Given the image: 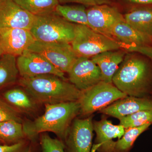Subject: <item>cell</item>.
I'll return each mask as SVG.
<instances>
[{"label":"cell","instance_id":"1","mask_svg":"<svg viewBox=\"0 0 152 152\" xmlns=\"http://www.w3.org/2000/svg\"><path fill=\"white\" fill-rule=\"evenodd\" d=\"M124 59L113 79V84L129 96H152V61L144 55Z\"/></svg>","mask_w":152,"mask_h":152},{"label":"cell","instance_id":"2","mask_svg":"<svg viewBox=\"0 0 152 152\" xmlns=\"http://www.w3.org/2000/svg\"><path fill=\"white\" fill-rule=\"evenodd\" d=\"M45 106L42 115L33 120H24L23 125L25 134L32 143L40 134L47 132L54 133L63 141L73 121L80 114L78 101Z\"/></svg>","mask_w":152,"mask_h":152},{"label":"cell","instance_id":"3","mask_svg":"<svg viewBox=\"0 0 152 152\" xmlns=\"http://www.w3.org/2000/svg\"><path fill=\"white\" fill-rule=\"evenodd\" d=\"M18 83L40 104L77 101L81 94L69 82L53 75L20 77Z\"/></svg>","mask_w":152,"mask_h":152},{"label":"cell","instance_id":"4","mask_svg":"<svg viewBox=\"0 0 152 152\" xmlns=\"http://www.w3.org/2000/svg\"><path fill=\"white\" fill-rule=\"evenodd\" d=\"M71 44L78 57L89 58L108 51L125 50V46L118 41L77 24H75V36Z\"/></svg>","mask_w":152,"mask_h":152},{"label":"cell","instance_id":"5","mask_svg":"<svg viewBox=\"0 0 152 152\" xmlns=\"http://www.w3.org/2000/svg\"><path fill=\"white\" fill-rule=\"evenodd\" d=\"M36 16L30 30L36 41L71 43L75 36V24L63 18L56 12Z\"/></svg>","mask_w":152,"mask_h":152},{"label":"cell","instance_id":"6","mask_svg":"<svg viewBox=\"0 0 152 152\" xmlns=\"http://www.w3.org/2000/svg\"><path fill=\"white\" fill-rule=\"evenodd\" d=\"M113 83L102 81L81 92L78 100L80 114L83 116H91L95 112L99 111L118 100L127 96Z\"/></svg>","mask_w":152,"mask_h":152},{"label":"cell","instance_id":"7","mask_svg":"<svg viewBox=\"0 0 152 152\" xmlns=\"http://www.w3.org/2000/svg\"><path fill=\"white\" fill-rule=\"evenodd\" d=\"M45 57L55 67L68 73L77 58L71 43L35 41L28 48Z\"/></svg>","mask_w":152,"mask_h":152},{"label":"cell","instance_id":"8","mask_svg":"<svg viewBox=\"0 0 152 152\" xmlns=\"http://www.w3.org/2000/svg\"><path fill=\"white\" fill-rule=\"evenodd\" d=\"M94 131L91 115L75 118L63 141L65 152H91Z\"/></svg>","mask_w":152,"mask_h":152},{"label":"cell","instance_id":"9","mask_svg":"<svg viewBox=\"0 0 152 152\" xmlns=\"http://www.w3.org/2000/svg\"><path fill=\"white\" fill-rule=\"evenodd\" d=\"M20 77L29 78L46 75H53L66 80L65 73L55 67L42 55L26 50L17 57Z\"/></svg>","mask_w":152,"mask_h":152},{"label":"cell","instance_id":"10","mask_svg":"<svg viewBox=\"0 0 152 152\" xmlns=\"http://www.w3.org/2000/svg\"><path fill=\"white\" fill-rule=\"evenodd\" d=\"M87 13L89 27L112 39H114L113 31L115 26L125 21L124 17L119 11L107 4L92 6L87 10Z\"/></svg>","mask_w":152,"mask_h":152},{"label":"cell","instance_id":"11","mask_svg":"<svg viewBox=\"0 0 152 152\" xmlns=\"http://www.w3.org/2000/svg\"><path fill=\"white\" fill-rule=\"evenodd\" d=\"M70 83L83 92L102 81L99 66L89 58L78 57L68 73Z\"/></svg>","mask_w":152,"mask_h":152},{"label":"cell","instance_id":"12","mask_svg":"<svg viewBox=\"0 0 152 152\" xmlns=\"http://www.w3.org/2000/svg\"><path fill=\"white\" fill-rule=\"evenodd\" d=\"M36 17L14 0L0 1V28H15L30 31L35 22Z\"/></svg>","mask_w":152,"mask_h":152},{"label":"cell","instance_id":"13","mask_svg":"<svg viewBox=\"0 0 152 152\" xmlns=\"http://www.w3.org/2000/svg\"><path fill=\"white\" fill-rule=\"evenodd\" d=\"M35 41L29 30L15 28H0V50L4 54L19 56Z\"/></svg>","mask_w":152,"mask_h":152},{"label":"cell","instance_id":"14","mask_svg":"<svg viewBox=\"0 0 152 152\" xmlns=\"http://www.w3.org/2000/svg\"><path fill=\"white\" fill-rule=\"evenodd\" d=\"M93 126L96 137L91 152H113L115 143L113 140L122 137L125 128L122 125L113 124L105 118L93 122Z\"/></svg>","mask_w":152,"mask_h":152},{"label":"cell","instance_id":"15","mask_svg":"<svg viewBox=\"0 0 152 152\" xmlns=\"http://www.w3.org/2000/svg\"><path fill=\"white\" fill-rule=\"evenodd\" d=\"M144 111H152V96L139 98L127 96L114 102L99 112L119 119Z\"/></svg>","mask_w":152,"mask_h":152},{"label":"cell","instance_id":"16","mask_svg":"<svg viewBox=\"0 0 152 152\" xmlns=\"http://www.w3.org/2000/svg\"><path fill=\"white\" fill-rule=\"evenodd\" d=\"M2 98L23 115L35 116L41 105L20 86L6 91Z\"/></svg>","mask_w":152,"mask_h":152},{"label":"cell","instance_id":"17","mask_svg":"<svg viewBox=\"0 0 152 152\" xmlns=\"http://www.w3.org/2000/svg\"><path fill=\"white\" fill-rule=\"evenodd\" d=\"M125 54L126 52L122 50L108 51L91 58L100 69L102 81L113 83V77L124 61Z\"/></svg>","mask_w":152,"mask_h":152},{"label":"cell","instance_id":"18","mask_svg":"<svg viewBox=\"0 0 152 152\" xmlns=\"http://www.w3.org/2000/svg\"><path fill=\"white\" fill-rule=\"evenodd\" d=\"M125 22L139 32L152 38V7H142L125 15Z\"/></svg>","mask_w":152,"mask_h":152},{"label":"cell","instance_id":"19","mask_svg":"<svg viewBox=\"0 0 152 152\" xmlns=\"http://www.w3.org/2000/svg\"><path fill=\"white\" fill-rule=\"evenodd\" d=\"M19 75L17 57L3 54L0 58V90L15 83Z\"/></svg>","mask_w":152,"mask_h":152},{"label":"cell","instance_id":"20","mask_svg":"<svg viewBox=\"0 0 152 152\" xmlns=\"http://www.w3.org/2000/svg\"><path fill=\"white\" fill-rule=\"evenodd\" d=\"M26 139L23 123L14 121L0 123V142L2 144L12 145Z\"/></svg>","mask_w":152,"mask_h":152},{"label":"cell","instance_id":"21","mask_svg":"<svg viewBox=\"0 0 152 152\" xmlns=\"http://www.w3.org/2000/svg\"><path fill=\"white\" fill-rule=\"evenodd\" d=\"M26 10L35 16L43 15L55 12L59 4L58 0H14Z\"/></svg>","mask_w":152,"mask_h":152},{"label":"cell","instance_id":"22","mask_svg":"<svg viewBox=\"0 0 152 152\" xmlns=\"http://www.w3.org/2000/svg\"><path fill=\"white\" fill-rule=\"evenodd\" d=\"M55 12L71 23L88 27L87 10L84 6L63 5L59 4Z\"/></svg>","mask_w":152,"mask_h":152},{"label":"cell","instance_id":"23","mask_svg":"<svg viewBox=\"0 0 152 152\" xmlns=\"http://www.w3.org/2000/svg\"><path fill=\"white\" fill-rule=\"evenodd\" d=\"M151 125L148 124L140 126L125 129L122 137L115 141L113 152H129L137 138Z\"/></svg>","mask_w":152,"mask_h":152},{"label":"cell","instance_id":"24","mask_svg":"<svg viewBox=\"0 0 152 152\" xmlns=\"http://www.w3.org/2000/svg\"><path fill=\"white\" fill-rule=\"evenodd\" d=\"M120 125L125 129L140 126L146 124L152 125V111H144L135 113L119 119Z\"/></svg>","mask_w":152,"mask_h":152},{"label":"cell","instance_id":"25","mask_svg":"<svg viewBox=\"0 0 152 152\" xmlns=\"http://www.w3.org/2000/svg\"><path fill=\"white\" fill-rule=\"evenodd\" d=\"M39 143L42 152H65L62 141L52 138L46 132L40 134Z\"/></svg>","mask_w":152,"mask_h":152},{"label":"cell","instance_id":"26","mask_svg":"<svg viewBox=\"0 0 152 152\" xmlns=\"http://www.w3.org/2000/svg\"><path fill=\"white\" fill-rule=\"evenodd\" d=\"M23 116L4 99L0 98V123L14 121L23 123L25 120Z\"/></svg>","mask_w":152,"mask_h":152},{"label":"cell","instance_id":"27","mask_svg":"<svg viewBox=\"0 0 152 152\" xmlns=\"http://www.w3.org/2000/svg\"><path fill=\"white\" fill-rule=\"evenodd\" d=\"M32 143L28 139L12 145L0 144V152H30Z\"/></svg>","mask_w":152,"mask_h":152},{"label":"cell","instance_id":"28","mask_svg":"<svg viewBox=\"0 0 152 152\" xmlns=\"http://www.w3.org/2000/svg\"><path fill=\"white\" fill-rule=\"evenodd\" d=\"M59 3L65 4L67 3H76L85 5L96 6L107 4L110 0H58Z\"/></svg>","mask_w":152,"mask_h":152},{"label":"cell","instance_id":"29","mask_svg":"<svg viewBox=\"0 0 152 152\" xmlns=\"http://www.w3.org/2000/svg\"><path fill=\"white\" fill-rule=\"evenodd\" d=\"M130 2L141 5L152 4V0H126Z\"/></svg>","mask_w":152,"mask_h":152},{"label":"cell","instance_id":"30","mask_svg":"<svg viewBox=\"0 0 152 152\" xmlns=\"http://www.w3.org/2000/svg\"><path fill=\"white\" fill-rule=\"evenodd\" d=\"M3 54H4L0 50V58H1V56Z\"/></svg>","mask_w":152,"mask_h":152},{"label":"cell","instance_id":"31","mask_svg":"<svg viewBox=\"0 0 152 152\" xmlns=\"http://www.w3.org/2000/svg\"><path fill=\"white\" fill-rule=\"evenodd\" d=\"M30 152H32V151H30Z\"/></svg>","mask_w":152,"mask_h":152},{"label":"cell","instance_id":"32","mask_svg":"<svg viewBox=\"0 0 152 152\" xmlns=\"http://www.w3.org/2000/svg\"><path fill=\"white\" fill-rule=\"evenodd\" d=\"M2 0H0V1H1Z\"/></svg>","mask_w":152,"mask_h":152},{"label":"cell","instance_id":"33","mask_svg":"<svg viewBox=\"0 0 152 152\" xmlns=\"http://www.w3.org/2000/svg\"><path fill=\"white\" fill-rule=\"evenodd\" d=\"M0 144H1V142H0Z\"/></svg>","mask_w":152,"mask_h":152}]
</instances>
